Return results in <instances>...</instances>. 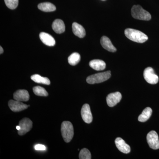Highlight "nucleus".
<instances>
[{"instance_id":"a878e982","label":"nucleus","mask_w":159,"mask_h":159,"mask_svg":"<svg viewBox=\"0 0 159 159\" xmlns=\"http://www.w3.org/2000/svg\"><path fill=\"white\" fill-rule=\"evenodd\" d=\"M0 49H1V51H0V54H2L3 53V52H4V51H3V48H2V47H0Z\"/></svg>"},{"instance_id":"7ed1b4c3","label":"nucleus","mask_w":159,"mask_h":159,"mask_svg":"<svg viewBox=\"0 0 159 159\" xmlns=\"http://www.w3.org/2000/svg\"><path fill=\"white\" fill-rule=\"evenodd\" d=\"M61 133L63 139L66 143L70 142L74 135V127L69 121H64L61 125Z\"/></svg>"},{"instance_id":"f03ea898","label":"nucleus","mask_w":159,"mask_h":159,"mask_svg":"<svg viewBox=\"0 0 159 159\" xmlns=\"http://www.w3.org/2000/svg\"><path fill=\"white\" fill-rule=\"evenodd\" d=\"M132 16L136 19L149 20L151 16L148 11H146L139 5H134L131 9Z\"/></svg>"},{"instance_id":"6e6552de","label":"nucleus","mask_w":159,"mask_h":159,"mask_svg":"<svg viewBox=\"0 0 159 159\" xmlns=\"http://www.w3.org/2000/svg\"><path fill=\"white\" fill-rule=\"evenodd\" d=\"M122 97L121 93L118 92L109 94L106 98L107 105L110 107H113L120 102Z\"/></svg>"},{"instance_id":"1a4fd4ad","label":"nucleus","mask_w":159,"mask_h":159,"mask_svg":"<svg viewBox=\"0 0 159 159\" xmlns=\"http://www.w3.org/2000/svg\"><path fill=\"white\" fill-rule=\"evenodd\" d=\"M9 108L12 111L19 112L28 108L29 105L18 100H10L8 102Z\"/></svg>"},{"instance_id":"39448f33","label":"nucleus","mask_w":159,"mask_h":159,"mask_svg":"<svg viewBox=\"0 0 159 159\" xmlns=\"http://www.w3.org/2000/svg\"><path fill=\"white\" fill-rule=\"evenodd\" d=\"M144 77L148 83L152 84H156L159 81V77L154 73L152 68L147 67L145 69L143 73Z\"/></svg>"},{"instance_id":"4be33fe9","label":"nucleus","mask_w":159,"mask_h":159,"mask_svg":"<svg viewBox=\"0 0 159 159\" xmlns=\"http://www.w3.org/2000/svg\"><path fill=\"white\" fill-rule=\"evenodd\" d=\"M33 91L36 96L41 97H47L48 96V93L45 89L39 86L34 87L33 88Z\"/></svg>"},{"instance_id":"4468645a","label":"nucleus","mask_w":159,"mask_h":159,"mask_svg":"<svg viewBox=\"0 0 159 159\" xmlns=\"http://www.w3.org/2000/svg\"><path fill=\"white\" fill-rule=\"evenodd\" d=\"M100 43L103 48L110 52H115L117 51L116 48L111 42L110 40L107 36H103L101 38Z\"/></svg>"},{"instance_id":"ddd939ff","label":"nucleus","mask_w":159,"mask_h":159,"mask_svg":"<svg viewBox=\"0 0 159 159\" xmlns=\"http://www.w3.org/2000/svg\"><path fill=\"white\" fill-rule=\"evenodd\" d=\"M39 38L42 42L46 45L49 47H53L55 45V39L48 33L41 32L40 33Z\"/></svg>"},{"instance_id":"f257e3e1","label":"nucleus","mask_w":159,"mask_h":159,"mask_svg":"<svg viewBox=\"0 0 159 159\" xmlns=\"http://www.w3.org/2000/svg\"><path fill=\"white\" fill-rule=\"evenodd\" d=\"M125 34L127 38L135 42L144 43L148 39L147 35L135 29H126L125 30Z\"/></svg>"},{"instance_id":"9b49d317","label":"nucleus","mask_w":159,"mask_h":159,"mask_svg":"<svg viewBox=\"0 0 159 159\" xmlns=\"http://www.w3.org/2000/svg\"><path fill=\"white\" fill-rule=\"evenodd\" d=\"M115 143L117 148L120 152L127 154L130 152V147L125 143V141L120 138H117L115 140Z\"/></svg>"},{"instance_id":"20e7f679","label":"nucleus","mask_w":159,"mask_h":159,"mask_svg":"<svg viewBox=\"0 0 159 159\" xmlns=\"http://www.w3.org/2000/svg\"><path fill=\"white\" fill-rule=\"evenodd\" d=\"M111 77L110 71H106L102 73H98L89 76L87 78L86 81L89 84L100 83L106 81Z\"/></svg>"},{"instance_id":"9d476101","label":"nucleus","mask_w":159,"mask_h":159,"mask_svg":"<svg viewBox=\"0 0 159 159\" xmlns=\"http://www.w3.org/2000/svg\"><path fill=\"white\" fill-rule=\"evenodd\" d=\"M81 115L83 120L87 123H90L93 121V116L90 107L87 103L83 106L81 110Z\"/></svg>"},{"instance_id":"a211bd4d","label":"nucleus","mask_w":159,"mask_h":159,"mask_svg":"<svg viewBox=\"0 0 159 159\" xmlns=\"http://www.w3.org/2000/svg\"><path fill=\"white\" fill-rule=\"evenodd\" d=\"M152 109L149 107H147L142 111V113L139 116L138 120L140 122H145L150 118L152 114Z\"/></svg>"},{"instance_id":"b1692460","label":"nucleus","mask_w":159,"mask_h":159,"mask_svg":"<svg viewBox=\"0 0 159 159\" xmlns=\"http://www.w3.org/2000/svg\"><path fill=\"white\" fill-rule=\"evenodd\" d=\"M6 6L11 9H14L18 5L19 0H5Z\"/></svg>"},{"instance_id":"0eeeda50","label":"nucleus","mask_w":159,"mask_h":159,"mask_svg":"<svg viewBox=\"0 0 159 159\" xmlns=\"http://www.w3.org/2000/svg\"><path fill=\"white\" fill-rule=\"evenodd\" d=\"M20 129L18 130V133L20 135H23L31 130L32 127V122L29 118H25L19 122Z\"/></svg>"},{"instance_id":"393cba45","label":"nucleus","mask_w":159,"mask_h":159,"mask_svg":"<svg viewBox=\"0 0 159 159\" xmlns=\"http://www.w3.org/2000/svg\"><path fill=\"white\" fill-rule=\"evenodd\" d=\"M34 149L36 150L44 151L46 150V148L45 145L38 144L34 146Z\"/></svg>"},{"instance_id":"2eb2a0df","label":"nucleus","mask_w":159,"mask_h":159,"mask_svg":"<svg viewBox=\"0 0 159 159\" xmlns=\"http://www.w3.org/2000/svg\"><path fill=\"white\" fill-rule=\"evenodd\" d=\"M52 27L53 30L57 34H61L65 31V25L61 20H55L52 24Z\"/></svg>"},{"instance_id":"f3484780","label":"nucleus","mask_w":159,"mask_h":159,"mask_svg":"<svg viewBox=\"0 0 159 159\" xmlns=\"http://www.w3.org/2000/svg\"><path fill=\"white\" fill-rule=\"evenodd\" d=\"M89 66L92 68L97 71L103 70L106 68V63L101 60L94 59L89 62Z\"/></svg>"},{"instance_id":"bb28decb","label":"nucleus","mask_w":159,"mask_h":159,"mask_svg":"<svg viewBox=\"0 0 159 159\" xmlns=\"http://www.w3.org/2000/svg\"><path fill=\"white\" fill-rule=\"evenodd\" d=\"M16 129H17V130L18 131L20 130V126L19 125H17V126H16Z\"/></svg>"},{"instance_id":"423d86ee","label":"nucleus","mask_w":159,"mask_h":159,"mask_svg":"<svg viewBox=\"0 0 159 159\" xmlns=\"http://www.w3.org/2000/svg\"><path fill=\"white\" fill-rule=\"evenodd\" d=\"M147 141L150 148L155 150L159 149V137L155 131H151L148 133L147 135Z\"/></svg>"},{"instance_id":"f8f14e48","label":"nucleus","mask_w":159,"mask_h":159,"mask_svg":"<svg viewBox=\"0 0 159 159\" xmlns=\"http://www.w3.org/2000/svg\"><path fill=\"white\" fill-rule=\"evenodd\" d=\"M29 94L26 90H18L13 94V98L15 100L20 101H28L29 100Z\"/></svg>"},{"instance_id":"412c9836","label":"nucleus","mask_w":159,"mask_h":159,"mask_svg":"<svg viewBox=\"0 0 159 159\" xmlns=\"http://www.w3.org/2000/svg\"><path fill=\"white\" fill-rule=\"evenodd\" d=\"M80 56L79 53L75 52L73 53L68 57V62L71 66H75L80 62Z\"/></svg>"},{"instance_id":"aec40b11","label":"nucleus","mask_w":159,"mask_h":159,"mask_svg":"<svg viewBox=\"0 0 159 159\" xmlns=\"http://www.w3.org/2000/svg\"><path fill=\"white\" fill-rule=\"evenodd\" d=\"M31 79L37 83L42 84L46 85H50L51 84L50 80L47 77H42L39 74H34L31 77Z\"/></svg>"},{"instance_id":"6ab92c4d","label":"nucleus","mask_w":159,"mask_h":159,"mask_svg":"<svg viewBox=\"0 0 159 159\" xmlns=\"http://www.w3.org/2000/svg\"><path fill=\"white\" fill-rule=\"evenodd\" d=\"M38 9L41 11L45 12H50L56 10V7L52 3L50 2H44L39 4Z\"/></svg>"},{"instance_id":"cd10ccee","label":"nucleus","mask_w":159,"mask_h":159,"mask_svg":"<svg viewBox=\"0 0 159 159\" xmlns=\"http://www.w3.org/2000/svg\"><path fill=\"white\" fill-rule=\"evenodd\" d=\"M103 1H104V0H103Z\"/></svg>"},{"instance_id":"5701e85b","label":"nucleus","mask_w":159,"mask_h":159,"mask_svg":"<svg viewBox=\"0 0 159 159\" xmlns=\"http://www.w3.org/2000/svg\"><path fill=\"white\" fill-rule=\"evenodd\" d=\"M79 159H91V154L89 149L87 148H83L80 150L79 153Z\"/></svg>"},{"instance_id":"dca6fc26","label":"nucleus","mask_w":159,"mask_h":159,"mask_svg":"<svg viewBox=\"0 0 159 159\" xmlns=\"http://www.w3.org/2000/svg\"><path fill=\"white\" fill-rule=\"evenodd\" d=\"M72 29L74 34L77 37L83 38L85 36V29L78 23L74 22L72 25Z\"/></svg>"}]
</instances>
